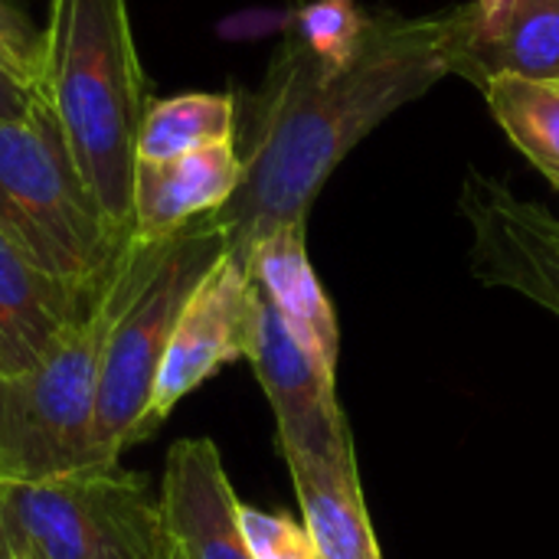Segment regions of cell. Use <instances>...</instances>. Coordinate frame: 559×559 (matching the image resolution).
Instances as JSON below:
<instances>
[{
    "mask_svg": "<svg viewBox=\"0 0 559 559\" xmlns=\"http://www.w3.org/2000/svg\"><path fill=\"white\" fill-rule=\"evenodd\" d=\"M468 33V3L413 20L377 16L364 52L341 69L292 33L249 98L242 180L210 216L226 252L249 265L262 239L305 226L337 164L393 111L455 75Z\"/></svg>",
    "mask_w": 559,
    "mask_h": 559,
    "instance_id": "cell-1",
    "label": "cell"
},
{
    "mask_svg": "<svg viewBox=\"0 0 559 559\" xmlns=\"http://www.w3.org/2000/svg\"><path fill=\"white\" fill-rule=\"evenodd\" d=\"M39 95L105 223L131 236V197L147 79L128 0H49Z\"/></svg>",
    "mask_w": 559,
    "mask_h": 559,
    "instance_id": "cell-2",
    "label": "cell"
},
{
    "mask_svg": "<svg viewBox=\"0 0 559 559\" xmlns=\"http://www.w3.org/2000/svg\"><path fill=\"white\" fill-rule=\"evenodd\" d=\"M223 252L226 239L210 216L164 239L131 236L124 242L115 265L118 308L108 328L95 400L98 472H115L128 445L154 436L151 396L170 334Z\"/></svg>",
    "mask_w": 559,
    "mask_h": 559,
    "instance_id": "cell-3",
    "label": "cell"
},
{
    "mask_svg": "<svg viewBox=\"0 0 559 559\" xmlns=\"http://www.w3.org/2000/svg\"><path fill=\"white\" fill-rule=\"evenodd\" d=\"M0 226L39 269L82 292L108 278L131 239L105 223L43 95L26 118H0Z\"/></svg>",
    "mask_w": 559,
    "mask_h": 559,
    "instance_id": "cell-4",
    "label": "cell"
},
{
    "mask_svg": "<svg viewBox=\"0 0 559 559\" xmlns=\"http://www.w3.org/2000/svg\"><path fill=\"white\" fill-rule=\"evenodd\" d=\"M115 308L118 288L111 269L98 295L33 370L0 377V478L43 481L98 472L95 400Z\"/></svg>",
    "mask_w": 559,
    "mask_h": 559,
    "instance_id": "cell-5",
    "label": "cell"
},
{
    "mask_svg": "<svg viewBox=\"0 0 559 559\" xmlns=\"http://www.w3.org/2000/svg\"><path fill=\"white\" fill-rule=\"evenodd\" d=\"M0 559H177L141 475L0 478Z\"/></svg>",
    "mask_w": 559,
    "mask_h": 559,
    "instance_id": "cell-6",
    "label": "cell"
},
{
    "mask_svg": "<svg viewBox=\"0 0 559 559\" xmlns=\"http://www.w3.org/2000/svg\"><path fill=\"white\" fill-rule=\"evenodd\" d=\"M255 334L249 364L272 403L282 455L311 459L331 468H357L354 436L337 403L334 370L282 321L255 288Z\"/></svg>",
    "mask_w": 559,
    "mask_h": 559,
    "instance_id": "cell-7",
    "label": "cell"
},
{
    "mask_svg": "<svg viewBox=\"0 0 559 559\" xmlns=\"http://www.w3.org/2000/svg\"><path fill=\"white\" fill-rule=\"evenodd\" d=\"M459 210L472 229L475 278L491 288H511L559 318L557 216L478 170H468Z\"/></svg>",
    "mask_w": 559,
    "mask_h": 559,
    "instance_id": "cell-8",
    "label": "cell"
},
{
    "mask_svg": "<svg viewBox=\"0 0 559 559\" xmlns=\"http://www.w3.org/2000/svg\"><path fill=\"white\" fill-rule=\"evenodd\" d=\"M255 305L259 298L249 269L223 252V259L190 295L170 334L151 396L154 432L177 409V403L203 386L216 370L249 357L255 334Z\"/></svg>",
    "mask_w": 559,
    "mask_h": 559,
    "instance_id": "cell-9",
    "label": "cell"
},
{
    "mask_svg": "<svg viewBox=\"0 0 559 559\" xmlns=\"http://www.w3.org/2000/svg\"><path fill=\"white\" fill-rule=\"evenodd\" d=\"M160 514L177 559H252L239 524V501L213 439L170 445Z\"/></svg>",
    "mask_w": 559,
    "mask_h": 559,
    "instance_id": "cell-10",
    "label": "cell"
},
{
    "mask_svg": "<svg viewBox=\"0 0 559 559\" xmlns=\"http://www.w3.org/2000/svg\"><path fill=\"white\" fill-rule=\"evenodd\" d=\"M98 288L82 292L49 275L0 226V377L33 370Z\"/></svg>",
    "mask_w": 559,
    "mask_h": 559,
    "instance_id": "cell-11",
    "label": "cell"
},
{
    "mask_svg": "<svg viewBox=\"0 0 559 559\" xmlns=\"http://www.w3.org/2000/svg\"><path fill=\"white\" fill-rule=\"evenodd\" d=\"M242 157L236 141H223L177 160H138L131 197V236L164 239L213 216L239 187Z\"/></svg>",
    "mask_w": 559,
    "mask_h": 559,
    "instance_id": "cell-12",
    "label": "cell"
},
{
    "mask_svg": "<svg viewBox=\"0 0 559 559\" xmlns=\"http://www.w3.org/2000/svg\"><path fill=\"white\" fill-rule=\"evenodd\" d=\"M468 7L472 33L455 75L475 85L501 72L559 79V0H472Z\"/></svg>",
    "mask_w": 559,
    "mask_h": 559,
    "instance_id": "cell-13",
    "label": "cell"
},
{
    "mask_svg": "<svg viewBox=\"0 0 559 559\" xmlns=\"http://www.w3.org/2000/svg\"><path fill=\"white\" fill-rule=\"evenodd\" d=\"M249 275L282 321L331 367L337 370L341 331L337 314L311 269L305 249V226H285L262 239L249 255Z\"/></svg>",
    "mask_w": 559,
    "mask_h": 559,
    "instance_id": "cell-14",
    "label": "cell"
},
{
    "mask_svg": "<svg viewBox=\"0 0 559 559\" xmlns=\"http://www.w3.org/2000/svg\"><path fill=\"white\" fill-rule=\"evenodd\" d=\"M301 518L321 559H383L364 504L357 468H331L311 459H285Z\"/></svg>",
    "mask_w": 559,
    "mask_h": 559,
    "instance_id": "cell-15",
    "label": "cell"
},
{
    "mask_svg": "<svg viewBox=\"0 0 559 559\" xmlns=\"http://www.w3.org/2000/svg\"><path fill=\"white\" fill-rule=\"evenodd\" d=\"M478 88L511 144L559 190V79L501 72Z\"/></svg>",
    "mask_w": 559,
    "mask_h": 559,
    "instance_id": "cell-16",
    "label": "cell"
},
{
    "mask_svg": "<svg viewBox=\"0 0 559 559\" xmlns=\"http://www.w3.org/2000/svg\"><path fill=\"white\" fill-rule=\"evenodd\" d=\"M236 98L226 92H183L147 105L138 160H177L183 154L236 141Z\"/></svg>",
    "mask_w": 559,
    "mask_h": 559,
    "instance_id": "cell-17",
    "label": "cell"
},
{
    "mask_svg": "<svg viewBox=\"0 0 559 559\" xmlns=\"http://www.w3.org/2000/svg\"><path fill=\"white\" fill-rule=\"evenodd\" d=\"M370 13H364L354 0H311L295 16V36L328 66H350L373 29Z\"/></svg>",
    "mask_w": 559,
    "mask_h": 559,
    "instance_id": "cell-18",
    "label": "cell"
},
{
    "mask_svg": "<svg viewBox=\"0 0 559 559\" xmlns=\"http://www.w3.org/2000/svg\"><path fill=\"white\" fill-rule=\"evenodd\" d=\"M239 524L252 559H321L308 527L285 514L239 504Z\"/></svg>",
    "mask_w": 559,
    "mask_h": 559,
    "instance_id": "cell-19",
    "label": "cell"
},
{
    "mask_svg": "<svg viewBox=\"0 0 559 559\" xmlns=\"http://www.w3.org/2000/svg\"><path fill=\"white\" fill-rule=\"evenodd\" d=\"M39 66L43 33L29 23L23 10H16L10 0H0V69L39 92Z\"/></svg>",
    "mask_w": 559,
    "mask_h": 559,
    "instance_id": "cell-20",
    "label": "cell"
},
{
    "mask_svg": "<svg viewBox=\"0 0 559 559\" xmlns=\"http://www.w3.org/2000/svg\"><path fill=\"white\" fill-rule=\"evenodd\" d=\"M475 3H491V0H475Z\"/></svg>",
    "mask_w": 559,
    "mask_h": 559,
    "instance_id": "cell-21",
    "label": "cell"
}]
</instances>
